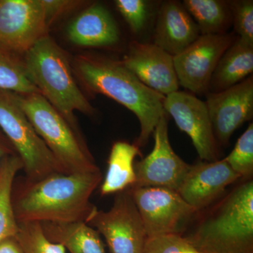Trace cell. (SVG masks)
<instances>
[{
  "instance_id": "9",
  "label": "cell",
  "mask_w": 253,
  "mask_h": 253,
  "mask_svg": "<svg viewBox=\"0 0 253 253\" xmlns=\"http://www.w3.org/2000/svg\"><path fill=\"white\" fill-rule=\"evenodd\" d=\"M48 28L41 0H0V51L23 57Z\"/></svg>"
},
{
  "instance_id": "25",
  "label": "cell",
  "mask_w": 253,
  "mask_h": 253,
  "mask_svg": "<svg viewBox=\"0 0 253 253\" xmlns=\"http://www.w3.org/2000/svg\"><path fill=\"white\" fill-rule=\"evenodd\" d=\"M241 178L251 179L253 174V123L236 141L232 151L223 158Z\"/></svg>"
},
{
  "instance_id": "12",
  "label": "cell",
  "mask_w": 253,
  "mask_h": 253,
  "mask_svg": "<svg viewBox=\"0 0 253 253\" xmlns=\"http://www.w3.org/2000/svg\"><path fill=\"white\" fill-rule=\"evenodd\" d=\"M163 108L189 136L201 161H217L218 144L205 101L191 93L176 91L166 96Z\"/></svg>"
},
{
  "instance_id": "10",
  "label": "cell",
  "mask_w": 253,
  "mask_h": 253,
  "mask_svg": "<svg viewBox=\"0 0 253 253\" xmlns=\"http://www.w3.org/2000/svg\"><path fill=\"white\" fill-rule=\"evenodd\" d=\"M235 38L232 33L200 35L182 52L174 56V68L179 85L193 94L208 93L219 59Z\"/></svg>"
},
{
  "instance_id": "2",
  "label": "cell",
  "mask_w": 253,
  "mask_h": 253,
  "mask_svg": "<svg viewBox=\"0 0 253 253\" xmlns=\"http://www.w3.org/2000/svg\"><path fill=\"white\" fill-rule=\"evenodd\" d=\"M73 71L88 92L102 94L134 113L140 124L136 145L147 144L162 116L166 96L145 85L121 61L104 56H76Z\"/></svg>"
},
{
  "instance_id": "15",
  "label": "cell",
  "mask_w": 253,
  "mask_h": 253,
  "mask_svg": "<svg viewBox=\"0 0 253 253\" xmlns=\"http://www.w3.org/2000/svg\"><path fill=\"white\" fill-rule=\"evenodd\" d=\"M239 179L241 176L223 159L201 161L191 165L177 192L199 212L214 204L226 188Z\"/></svg>"
},
{
  "instance_id": "17",
  "label": "cell",
  "mask_w": 253,
  "mask_h": 253,
  "mask_svg": "<svg viewBox=\"0 0 253 253\" xmlns=\"http://www.w3.org/2000/svg\"><path fill=\"white\" fill-rule=\"evenodd\" d=\"M68 39L86 47L113 45L120 39L118 25L109 10L100 4L91 5L70 23Z\"/></svg>"
},
{
  "instance_id": "29",
  "label": "cell",
  "mask_w": 253,
  "mask_h": 253,
  "mask_svg": "<svg viewBox=\"0 0 253 253\" xmlns=\"http://www.w3.org/2000/svg\"><path fill=\"white\" fill-rule=\"evenodd\" d=\"M82 2L74 0H41L48 27L56 18L76 9Z\"/></svg>"
},
{
  "instance_id": "14",
  "label": "cell",
  "mask_w": 253,
  "mask_h": 253,
  "mask_svg": "<svg viewBox=\"0 0 253 253\" xmlns=\"http://www.w3.org/2000/svg\"><path fill=\"white\" fill-rule=\"evenodd\" d=\"M121 61L143 84L156 92L166 96L179 91L174 56L154 43L131 42Z\"/></svg>"
},
{
  "instance_id": "13",
  "label": "cell",
  "mask_w": 253,
  "mask_h": 253,
  "mask_svg": "<svg viewBox=\"0 0 253 253\" xmlns=\"http://www.w3.org/2000/svg\"><path fill=\"white\" fill-rule=\"evenodd\" d=\"M208 113L217 144H229L231 136L253 116V77L206 95Z\"/></svg>"
},
{
  "instance_id": "24",
  "label": "cell",
  "mask_w": 253,
  "mask_h": 253,
  "mask_svg": "<svg viewBox=\"0 0 253 253\" xmlns=\"http://www.w3.org/2000/svg\"><path fill=\"white\" fill-rule=\"evenodd\" d=\"M15 237L24 253H66L62 245L51 242L46 237L40 223H20Z\"/></svg>"
},
{
  "instance_id": "1",
  "label": "cell",
  "mask_w": 253,
  "mask_h": 253,
  "mask_svg": "<svg viewBox=\"0 0 253 253\" xmlns=\"http://www.w3.org/2000/svg\"><path fill=\"white\" fill-rule=\"evenodd\" d=\"M103 180L101 171L57 173L41 180L25 178L13 186L12 205L18 224L86 222L96 206L91 195Z\"/></svg>"
},
{
  "instance_id": "8",
  "label": "cell",
  "mask_w": 253,
  "mask_h": 253,
  "mask_svg": "<svg viewBox=\"0 0 253 253\" xmlns=\"http://www.w3.org/2000/svg\"><path fill=\"white\" fill-rule=\"evenodd\" d=\"M130 190L148 239L181 234L183 227L197 213L177 191L161 187Z\"/></svg>"
},
{
  "instance_id": "7",
  "label": "cell",
  "mask_w": 253,
  "mask_h": 253,
  "mask_svg": "<svg viewBox=\"0 0 253 253\" xmlns=\"http://www.w3.org/2000/svg\"><path fill=\"white\" fill-rule=\"evenodd\" d=\"M85 223L104 236L111 253H144L148 237L130 188L116 194L109 211L95 208Z\"/></svg>"
},
{
  "instance_id": "19",
  "label": "cell",
  "mask_w": 253,
  "mask_h": 253,
  "mask_svg": "<svg viewBox=\"0 0 253 253\" xmlns=\"http://www.w3.org/2000/svg\"><path fill=\"white\" fill-rule=\"evenodd\" d=\"M137 156H141V152L135 144L119 141L113 144L108 160L107 171L100 186L101 196L118 194L134 185L136 173L134 163Z\"/></svg>"
},
{
  "instance_id": "18",
  "label": "cell",
  "mask_w": 253,
  "mask_h": 253,
  "mask_svg": "<svg viewBox=\"0 0 253 253\" xmlns=\"http://www.w3.org/2000/svg\"><path fill=\"white\" fill-rule=\"evenodd\" d=\"M253 72V44L236 37L216 66L208 92H218L236 85L252 76Z\"/></svg>"
},
{
  "instance_id": "11",
  "label": "cell",
  "mask_w": 253,
  "mask_h": 253,
  "mask_svg": "<svg viewBox=\"0 0 253 253\" xmlns=\"http://www.w3.org/2000/svg\"><path fill=\"white\" fill-rule=\"evenodd\" d=\"M167 113L154 133L152 151L134 164L136 182L131 188L161 187L177 191L189 171L188 164L174 152L168 136Z\"/></svg>"
},
{
  "instance_id": "28",
  "label": "cell",
  "mask_w": 253,
  "mask_h": 253,
  "mask_svg": "<svg viewBox=\"0 0 253 253\" xmlns=\"http://www.w3.org/2000/svg\"><path fill=\"white\" fill-rule=\"evenodd\" d=\"M115 4L133 33H139L144 28L148 17L146 1L143 0H116Z\"/></svg>"
},
{
  "instance_id": "16",
  "label": "cell",
  "mask_w": 253,
  "mask_h": 253,
  "mask_svg": "<svg viewBox=\"0 0 253 253\" xmlns=\"http://www.w3.org/2000/svg\"><path fill=\"white\" fill-rule=\"evenodd\" d=\"M197 25L182 4L166 1L158 11L154 42L172 56L180 54L200 36Z\"/></svg>"
},
{
  "instance_id": "5",
  "label": "cell",
  "mask_w": 253,
  "mask_h": 253,
  "mask_svg": "<svg viewBox=\"0 0 253 253\" xmlns=\"http://www.w3.org/2000/svg\"><path fill=\"white\" fill-rule=\"evenodd\" d=\"M16 94L18 104L35 130L66 174L99 171L78 132L41 94Z\"/></svg>"
},
{
  "instance_id": "22",
  "label": "cell",
  "mask_w": 253,
  "mask_h": 253,
  "mask_svg": "<svg viewBox=\"0 0 253 253\" xmlns=\"http://www.w3.org/2000/svg\"><path fill=\"white\" fill-rule=\"evenodd\" d=\"M17 154L6 156L0 166V242L17 234L18 224L12 205V189L16 174L23 169Z\"/></svg>"
},
{
  "instance_id": "31",
  "label": "cell",
  "mask_w": 253,
  "mask_h": 253,
  "mask_svg": "<svg viewBox=\"0 0 253 253\" xmlns=\"http://www.w3.org/2000/svg\"><path fill=\"white\" fill-rule=\"evenodd\" d=\"M13 154H17L7 138L3 134L2 131L0 130V166L5 157Z\"/></svg>"
},
{
  "instance_id": "26",
  "label": "cell",
  "mask_w": 253,
  "mask_h": 253,
  "mask_svg": "<svg viewBox=\"0 0 253 253\" xmlns=\"http://www.w3.org/2000/svg\"><path fill=\"white\" fill-rule=\"evenodd\" d=\"M143 253H202L181 234H168L149 238Z\"/></svg>"
},
{
  "instance_id": "21",
  "label": "cell",
  "mask_w": 253,
  "mask_h": 253,
  "mask_svg": "<svg viewBox=\"0 0 253 253\" xmlns=\"http://www.w3.org/2000/svg\"><path fill=\"white\" fill-rule=\"evenodd\" d=\"M182 4L197 25L201 35L226 34L232 23L230 1L184 0Z\"/></svg>"
},
{
  "instance_id": "23",
  "label": "cell",
  "mask_w": 253,
  "mask_h": 253,
  "mask_svg": "<svg viewBox=\"0 0 253 253\" xmlns=\"http://www.w3.org/2000/svg\"><path fill=\"white\" fill-rule=\"evenodd\" d=\"M0 89L18 94H40L28 79L23 58L2 51H0Z\"/></svg>"
},
{
  "instance_id": "27",
  "label": "cell",
  "mask_w": 253,
  "mask_h": 253,
  "mask_svg": "<svg viewBox=\"0 0 253 253\" xmlns=\"http://www.w3.org/2000/svg\"><path fill=\"white\" fill-rule=\"evenodd\" d=\"M232 23L237 37L253 44V1H230Z\"/></svg>"
},
{
  "instance_id": "6",
  "label": "cell",
  "mask_w": 253,
  "mask_h": 253,
  "mask_svg": "<svg viewBox=\"0 0 253 253\" xmlns=\"http://www.w3.org/2000/svg\"><path fill=\"white\" fill-rule=\"evenodd\" d=\"M0 130L21 158L26 180L36 181L53 174H66L26 117L16 94L3 89H0Z\"/></svg>"
},
{
  "instance_id": "30",
  "label": "cell",
  "mask_w": 253,
  "mask_h": 253,
  "mask_svg": "<svg viewBox=\"0 0 253 253\" xmlns=\"http://www.w3.org/2000/svg\"><path fill=\"white\" fill-rule=\"evenodd\" d=\"M0 253H24L15 237H10L0 242Z\"/></svg>"
},
{
  "instance_id": "20",
  "label": "cell",
  "mask_w": 253,
  "mask_h": 253,
  "mask_svg": "<svg viewBox=\"0 0 253 253\" xmlns=\"http://www.w3.org/2000/svg\"><path fill=\"white\" fill-rule=\"evenodd\" d=\"M41 225L49 241L62 245L70 253H105L99 233L85 222Z\"/></svg>"
},
{
  "instance_id": "4",
  "label": "cell",
  "mask_w": 253,
  "mask_h": 253,
  "mask_svg": "<svg viewBox=\"0 0 253 253\" xmlns=\"http://www.w3.org/2000/svg\"><path fill=\"white\" fill-rule=\"evenodd\" d=\"M23 61L40 94L80 133L75 112L94 116L96 110L78 86L64 51L47 35L23 55Z\"/></svg>"
},
{
  "instance_id": "3",
  "label": "cell",
  "mask_w": 253,
  "mask_h": 253,
  "mask_svg": "<svg viewBox=\"0 0 253 253\" xmlns=\"http://www.w3.org/2000/svg\"><path fill=\"white\" fill-rule=\"evenodd\" d=\"M202 253H253V181L221 196L184 236Z\"/></svg>"
}]
</instances>
